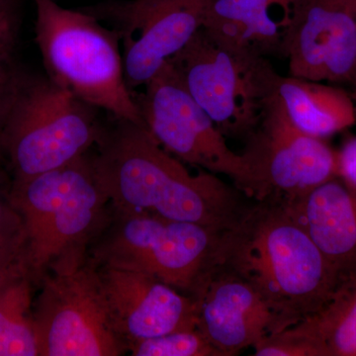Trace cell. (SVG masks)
<instances>
[{"mask_svg":"<svg viewBox=\"0 0 356 356\" xmlns=\"http://www.w3.org/2000/svg\"><path fill=\"white\" fill-rule=\"evenodd\" d=\"M29 264L0 276V356H38Z\"/></svg>","mask_w":356,"mask_h":356,"instance_id":"ac0fdd59","label":"cell"},{"mask_svg":"<svg viewBox=\"0 0 356 356\" xmlns=\"http://www.w3.org/2000/svg\"><path fill=\"white\" fill-rule=\"evenodd\" d=\"M159 1V0H132V3L137 4V6H144V4L152 3V2Z\"/></svg>","mask_w":356,"mask_h":356,"instance_id":"d4e9b609","label":"cell"},{"mask_svg":"<svg viewBox=\"0 0 356 356\" xmlns=\"http://www.w3.org/2000/svg\"><path fill=\"white\" fill-rule=\"evenodd\" d=\"M197 301V329L222 356L254 348L275 332V321L264 300L247 282L221 268H214L194 297Z\"/></svg>","mask_w":356,"mask_h":356,"instance_id":"5bb4252c","label":"cell"},{"mask_svg":"<svg viewBox=\"0 0 356 356\" xmlns=\"http://www.w3.org/2000/svg\"><path fill=\"white\" fill-rule=\"evenodd\" d=\"M274 93L292 123L312 137L327 140L356 124L350 91L336 84L277 74Z\"/></svg>","mask_w":356,"mask_h":356,"instance_id":"e0dca14e","label":"cell"},{"mask_svg":"<svg viewBox=\"0 0 356 356\" xmlns=\"http://www.w3.org/2000/svg\"><path fill=\"white\" fill-rule=\"evenodd\" d=\"M295 0H208L202 29L226 48L281 57Z\"/></svg>","mask_w":356,"mask_h":356,"instance_id":"2e32d148","label":"cell"},{"mask_svg":"<svg viewBox=\"0 0 356 356\" xmlns=\"http://www.w3.org/2000/svg\"><path fill=\"white\" fill-rule=\"evenodd\" d=\"M337 151V177L356 191V136H348Z\"/></svg>","mask_w":356,"mask_h":356,"instance_id":"cb8c5ba5","label":"cell"},{"mask_svg":"<svg viewBox=\"0 0 356 356\" xmlns=\"http://www.w3.org/2000/svg\"><path fill=\"white\" fill-rule=\"evenodd\" d=\"M97 267L112 323L126 348L149 337L197 329L198 305L194 297L149 274Z\"/></svg>","mask_w":356,"mask_h":356,"instance_id":"4fadbf2b","label":"cell"},{"mask_svg":"<svg viewBox=\"0 0 356 356\" xmlns=\"http://www.w3.org/2000/svg\"><path fill=\"white\" fill-rule=\"evenodd\" d=\"M95 236L97 266L149 274L191 297L210 277L222 231L151 215L115 211Z\"/></svg>","mask_w":356,"mask_h":356,"instance_id":"8992f818","label":"cell"},{"mask_svg":"<svg viewBox=\"0 0 356 356\" xmlns=\"http://www.w3.org/2000/svg\"><path fill=\"white\" fill-rule=\"evenodd\" d=\"M40 282L34 302L39 356H118L127 351L92 259L60 264Z\"/></svg>","mask_w":356,"mask_h":356,"instance_id":"ba28073f","label":"cell"},{"mask_svg":"<svg viewBox=\"0 0 356 356\" xmlns=\"http://www.w3.org/2000/svg\"><path fill=\"white\" fill-rule=\"evenodd\" d=\"M351 97L353 98V100H355L356 103V86L355 88H353V90L350 91Z\"/></svg>","mask_w":356,"mask_h":356,"instance_id":"484cf974","label":"cell"},{"mask_svg":"<svg viewBox=\"0 0 356 356\" xmlns=\"http://www.w3.org/2000/svg\"><path fill=\"white\" fill-rule=\"evenodd\" d=\"M292 327L315 356H356V277L341 281L320 310Z\"/></svg>","mask_w":356,"mask_h":356,"instance_id":"d6986e66","label":"cell"},{"mask_svg":"<svg viewBox=\"0 0 356 356\" xmlns=\"http://www.w3.org/2000/svg\"><path fill=\"white\" fill-rule=\"evenodd\" d=\"M133 96L145 127L165 151L188 165L229 178L243 195L254 199V178L245 156L229 147L170 60Z\"/></svg>","mask_w":356,"mask_h":356,"instance_id":"9c48e42d","label":"cell"},{"mask_svg":"<svg viewBox=\"0 0 356 356\" xmlns=\"http://www.w3.org/2000/svg\"><path fill=\"white\" fill-rule=\"evenodd\" d=\"M243 140L241 154L254 178L255 201L291 200L337 177V149L299 130L274 92Z\"/></svg>","mask_w":356,"mask_h":356,"instance_id":"30bf717a","label":"cell"},{"mask_svg":"<svg viewBox=\"0 0 356 356\" xmlns=\"http://www.w3.org/2000/svg\"><path fill=\"white\" fill-rule=\"evenodd\" d=\"M208 0L131 1L88 8L97 19L111 21L123 44L124 74L129 90L149 83L201 29Z\"/></svg>","mask_w":356,"mask_h":356,"instance_id":"8fae6325","label":"cell"},{"mask_svg":"<svg viewBox=\"0 0 356 356\" xmlns=\"http://www.w3.org/2000/svg\"><path fill=\"white\" fill-rule=\"evenodd\" d=\"M34 3L35 40L47 76L113 118L144 124L126 84L117 33L88 11L65 8L55 0Z\"/></svg>","mask_w":356,"mask_h":356,"instance_id":"277c9868","label":"cell"},{"mask_svg":"<svg viewBox=\"0 0 356 356\" xmlns=\"http://www.w3.org/2000/svg\"><path fill=\"white\" fill-rule=\"evenodd\" d=\"M25 264H29L24 222L9 191L4 194L0 191V276Z\"/></svg>","mask_w":356,"mask_h":356,"instance_id":"44dd1931","label":"cell"},{"mask_svg":"<svg viewBox=\"0 0 356 356\" xmlns=\"http://www.w3.org/2000/svg\"><path fill=\"white\" fill-rule=\"evenodd\" d=\"M135 356H222L198 329L168 332L129 344Z\"/></svg>","mask_w":356,"mask_h":356,"instance_id":"ffe728a7","label":"cell"},{"mask_svg":"<svg viewBox=\"0 0 356 356\" xmlns=\"http://www.w3.org/2000/svg\"><path fill=\"white\" fill-rule=\"evenodd\" d=\"M254 201L222 232L214 268L247 282L268 307L278 332L320 310L341 280L280 200Z\"/></svg>","mask_w":356,"mask_h":356,"instance_id":"7a4b0ae2","label":"cell"},{"mask_svg":"<svg viewBox=\"0 0 356 356\" xmlns=\"http://www.w3.org/2000/svg\"><path fill=\"white\" fill-rule=\"evenodd\" d=\"M20 0H0V62L13 60L19 40Z\"/></svg>","mask_w":356,"mask_h":356,"instance_id":"7402d4cb","label":"cell"},{"mask_svg":"<svg viewBox=\"0 0 356 356\" xmlns=\"http://www.w3.org/2000/svg\"><path fill=\"white\" fill-rule=\"evenodd\" d=\"M170 63L225 137L242 140L259 123L278 74L268 58L226 48L202 28Z\"/></svg>","mask_w":356,"mask_h":356,"instance_id":"52a82bcc","label":"cell"},{"mask_svg":"<svg viewBox=\"0 0 356 356\" xmlns=\"http://www.w3.org/2000/svg\"><path fill=\"white\" fill-rule=\"evenodd\" d=\"M96 110L47 76L22 74L0 135V152L13 180L50 172L88 154L104 129Z\"/></svg>","mask_w":356,"mask_h":356,"instance_id":"5b68a950","label":"cell"},{"mask_svg":"<svg viewBox=\"0 0 356 356\" xmlns=\"http://www.w3.org/2000/svg\"><path fill=\"white\" fill-rule=\"evenodd\" d=\"M21 76L22 74L16 69L13 60L0 62V135L15 97Z\"/></svg>","mask_w":356,"mask_h":356,"instance_id":"603a6c76","label":"cell"},{"mask_svg":"<svg viewBox=\"0 0 356 356\" xmlns=\"http://www.w3.org/2000/svg\"><path fill=\"white\" fill-rule=\"evenodd\" d=\"M281 57L289 76L356 86V0H295Z\"/></svg>","mask_w":356,"mask_h":356,"instance_id":"7c38bea8","label":"cell"},{"mask_svg":"<svg viewBox=\"0 0 356 356\" xmlns=\"http://www.w3.org/2000/svg\"><path fill=\"white\" fill-rule=\"evenodd\" d=\"M9 198L24 222L36 282L54 267L86 259L88 243L108 218V198L88 153L50 172L13 180Z\"/></svg>","mask_w":356,"mask_h":356,"instance_id":"3957f363","label":"cell"},{"mask_svg":"<svg viewBox=\"0 0 356 356\" xmlns=\"http://www.w3.org/2000/svg\"><path fill=\"white\" fill-rule=\"evenodd\" d=\"M113 119L90 154L113 210L196 222L219 231L233 226L243 214L248 204L236 187L201 168L192 173L144 124Z\"/></svg>","mask_w":356,"mask_h":356,"instance_id":"6da1fadb","label":"cell"},{"mask_svg":"<svg viewBox=\"0 0 356 356\" xmlns=\"http://www.w3.org/2000/svg\"><path fill=\"white\" fill-rule=\"evenodd\" d=\"M280 201L336 268L341 281L355 278L356 191L337 177L304 195Z\"/></svg>","mask_w":356,"mask_h":356,"instance_id":"9a60e30c","label":"cell"}]
</instances>
